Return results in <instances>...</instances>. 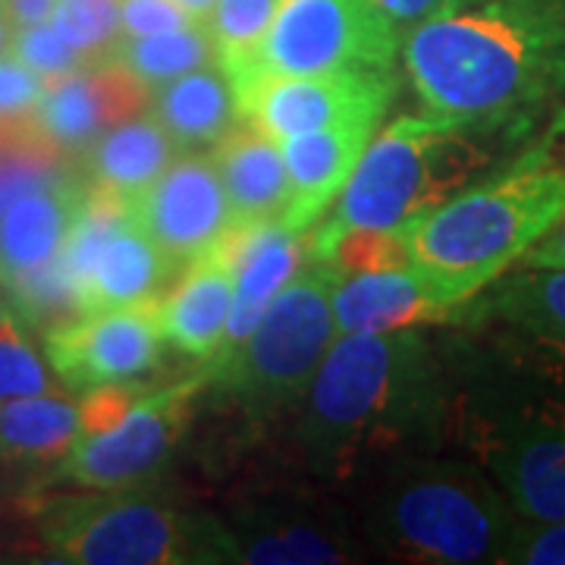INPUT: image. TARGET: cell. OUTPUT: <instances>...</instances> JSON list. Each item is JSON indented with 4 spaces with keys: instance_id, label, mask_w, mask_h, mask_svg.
Wrapping results in <instances>:
<instances>
[{
    "instance_id": "36",
    "label": "cell",
    "mask_w": 565,
    "mask_h": 565,
    "mask_svg": "<svg viewBox=\"0 0 565 565\" xmlns=\"http://www.w3.org/2000/svg\"><path fill=\"white\" fill-rule=\"evenodd\" d=\"M3 3H7V10H10L13 25H17V29H25V25H39V22L51 20L57 0H3Z\"/></svg>"
},
{
    "instance_id": "16",
    "label": "cell",
    "mask_w": 565,
    "mask_h": 565,
    "mask_svg": "<svg viewBox=\"0 0 565 565\" xmlns=\"http://www.w3.org/2000/svg\"><path fill=\"white\" fill-rule=\"evenodd\" d=\"M377 126L381 122L371 120L337 122L280 141L289 170V207L282 214L286 230L308 233L337 204Z\"/></svg>"
},
{
    "instance_id": "14",
    "label": "cell",
    "mask_w": 565,
    "mask_h": 565,
    "mask_svg": "<svg viewBox=\"0 0 565 565\" xmlns=\"http://www.w3.org/2000/svg\"><path fill=\"white\" fill-rule=\"evenodd\" d=\"M465 305L471 302L437 274L408 264L343 277L333 292V318L340 333H390L452 321Z\"/></svg>"
},
{
    "instance_id": "2",
    "label": "cell",
    "mask_w": 565,
    "mask_h": 565,
    "mask_svg": "<svg viewBox=\"0 0 565 565\" xmlns=\"http://www.w3.org/2000/svg\"><path fill=\"white\" fill-rule=\"evenodd\" d=\"M440 374L418 330L337 333L305 393L302 434L323 462H352L437 430Z\"/></svg>"
},
{
    "instance_id": "24",
    "label": "cell",
    "mask_w": 565,
    "mask_h": 565,
    "mask_svg": "<svg viewBox=\"0 0 565 565\" xmlns=\"http://www.w3.org/2000/svg\"><path fill=\"white\" fill-rule=\"evenodd\" d=\"M230 531L233 563L315 565L345 563V546L327 527L289 515H252Z\"/></svg>"
},
{
    "instance_id": "3",
    "label": "cell",
    "mask_w": 565,
    "mask_h": 565,
    "mask_svg": "<svg viewBox=\"0 0 565 565\" xmlns=\"http://www.w3.org/2000/svg\"><path fill=\"white\" fill-rule=\"evenodd\" d=\"M565 211V163L544 148L471 180L408 226L412 264L427 267L462 299L505 277Z\"/></svg>"
},
{
    "instance_id": "8",
    "label": "cell",
    "mask_w": 565,
    "mask_h": 565,
    "mask_svg": "<svg viewBox=\"0 0 565 565\" xmlns=\"http://www.w3.org/2000/svg\"><path fill=\"white\" fill-rule=\"evenodd\" d=\"M403 35L374 0H282L258 47L226 66L236 88L270 76L396 70Z\"/></svg>"
},
{
    "instance_id": "26",
    "label": "cell",
    "mask_w": 565,
    "mask_h": 565,
    "mask_svg": "<svg viewBox=\"0 0 565 565\" xmlns=\"http://www.w3.org/2000/svg\"><path fill=\"white\" fill-rule=\"evenodd\" d=\"M51 25L88 63L110 61L122 39L120 0H57Z\"/></svg>"
},
{
    "instance_id": "9",
    "label": "cell",
    "mask_w": 565,
    "mask_h": 565,
    "mask_svg": "<svg viewBox=\"0 0 565 565\" xmlns=\"http://www.w3.org/2000/svg\"><path fill=\"white\" fill-rule=\"evenodd\" d=\"M211 384L204 364L199 374L167 386H148L136 405L98 434H82L61 459L63 481L92 490H117L151 478L189 427L195 399Z\"/></svg>"
},
{
    "instance_id": "1",
    "label": "cell",
    "mask_w": 565,
    "mask_h": 565,
    "mask_svg": "<svg viewBox=\"0 0 565 565\" xmlns=\"http://www.w3.org/2000/svg\"><path fill=\"white\" fill-rule=\"evenodd\" d=\"M424 110L484 136L525 129L565 98V0H468L403 35Z\"/></svg>"
},
{
    "instance_id": "37",
    "label": "cell",
    "mask_w": 565,
    "mask_h": 565,
    "mask_svg": "<svg viewBox=\"0 0 565 565\" xmlns=\"http://www.w3.org/2000/svg\"><path fill=\"white\" fill-rule=\"evenodd\" d=\"M173 3H180L182 10H185L195 22H207V17H211V10H214L217 0H173Z\"/></svg>"
},
{
    "instance_id": "23",
    "label": "cell",
    "mask_w": 565,
    "mask_h": 565,
    "mask_svg": "<svg viewBox=\"0 0 565 565\" xmlns=\"http://www.w3.org/2000/svg\"><path fill=\"white\" fill-rule=\"evenodd\" d=\"M79 403L63 393H35L0 403V459L61 462L79 440Z\"/></svg>"
},
{
    "instance_id": "32",
    "label": "cell",
    "mask_w": 565,
    "mask_h": 565,
    "mask_svg": "<svg viewBox=\"0 0 565 565\" xmlns=\"http://www.w3.org/2000/svg\"><path fill=\"white\" fill-rule=\"evenodd\" d=\"M47 82L35 70H29L17 54H0V120L32 114L39 107Z\"/></svg>"
},
{
    "instance_id": "15",
    "label": "cell",
    "mask_w": 565,
    "mask_h": 565,
    "mask_svg": "<svg viewBox=\"0 0 565 565\" xmlns=\"http://www.w3.org/2000/svg\"><path fill=\"white\" fill-rule=\"evenodd\" d=\"M151 95L120 63L102 61L66 79L47 82L32 120L63 158H82L110 126L148 110Z\"/></svg>"
},
{
    "instance_id": "22",
    "label": "cell",
    "mask_w": 565,
    "mask_h": 565,
    "mask_svg": "<svg viewBox=\"0 0 565 565\" xmlns=\"http://www.w3.org/2000/svg\"><path fill=\"white\" fill-rule=\"evenodd\" d=\"M148 114L161 122L182 151H195L202 145L214 148L236 126H243L239 95L223 63L192 70L161 85L148 102Z\"/></svg>"
},
{
    "instance_id": "4",
    "label": "cell",
    "mask_w": 565,
    "mask_h": 565,
    "mask_svg": "<svg viewBox=\"0 0 565 565\" xmlns=\"http://www.w3.org/2000/svg\"><path fill=\"white\" fill-rule=\"evenodd\" d=\"M484 132L440 114H399L377 126L330 217L308 230V262L349 230H408L475 180Z\"/></svg>"
},
{
    "instance_id": "10",
    "label": "cell",
    "mask_w": 565,
    "mask_h": 565,
    "mask_svg": "<svg viewBox=\"0 0 565 565\" xmlns=\"http://www.w3.org/2000/svg\"><path fill=\"white\" fill-rule=\"evenodd\" d=\"M481 459L522 519L565 522V393L503 412L484 427Z\"/></svg>"
},
{
    "instance_id": "6",
    "label": "cell",
    "mask_w": 565,
    "mask_h": 565,
    "mask_svg": "<svg viewBox=\"0 0 565 565\" xmlns=\"http://www.w3.org/2000/svg\"><path fill=\"white\" fill-rule=\"evenodd\" d=\"M44 544L63 563L82 565H192L233 563L230 531L192 519L141 493L98 490L63 500L41 522Z\"/></svg>"
},
{
    "instance_id": "11",
    "label": "cell",
    "mask_w": 565,
    "mask_h": 565,
    "mask_svg": "<svg viewBox=\"0 0 565 565\" xmlns=\"http://www.w3.org/2000/svg\"><path fill=\"white\" fill-rule=\"evenodd\" d=\"M399 92L396 70H349L327 76H270L236 88L243 122L270 139H292L337 122H381Z\"/></svg>"
},
{
    "instance_id": "25",
    "label": "cell",
    "mask_w": 565,
    "mask_h": 565,
    "mask_svg": "<svg viewBox=\"0 0 565 565\" xmlns=\"http://www.w3.org/2000/svg\"><path fill=\"white\" fill-rule=\"evenodd\" d=\"M110 61L120 63L148 95H154L167 82L180 79L185 73L211 66V63H221V51L204 22H189L182 29H170L158 35L120 39Z\"/></svg>"
},
{
    "instance_id": "30",
    "label": "cell",
    "mask_w": 565,
    "mask_h": 565,
    "mask_svg": "<svg viewBox=\"0 0 565 565\" xmlns=\"http://www.w3.org/2000/svg\"><path fill=\"white\" fill-rule=\"evenodd\" d=\"M10 54H17L29 70H35L44 82H57L79 73L92 63L82 57L76 47H70L66 41L57 35L54 25H25L13 32V44H10Z\"/></svg>"
},
{
    "instance_id": "19",
    "label": "cell",
    "mask_w": 565,
    "mask_h": 565,
    "mask_svg": "<svg viewBox=\"0 0 565 565\" xmlns=\"http://www.w3.org/2000/svg\"><path fill=\"white\" fill-rule=\"evenodd\" d=\"M85 202L82 173H63L54 182L22 195L0 211V286L51 264L63 252Z\"/></svg>"
},
{
    "instance_id": "35",
    "label": "cell",
    "mask_w": 565,
    "mask_h": 565,
    "mask_svg": "<svg viewBox=\"0 0 565 565\" xmlns=\"http://www.w3.org/2000/svg\"><path fill=\"white\" fill-rule=\"evenodd\" d=\"M519 267H525V270H565V211L563 217L546 230L544 239L522 258Z\"/></svg>"
},
{
    "instance_id": "33",
    "label": "cell",
    "mask_w": 565,
    "mask_h": 565,
    "mask_svg": "<svg viewBox=\"0 0 565 565\" xmlns=\"http://www.w3.org/2000/svg\"><path fill=\"white\" fill-rule=\"evenodd\" d=\"M189 22L195 20L173 0H120L122 39L158 35V32L182 29Z\"/></svg>"
},
{
    "instance_id": "27",
    "label": "cell",
    "mask_w": 565,
    "mask_h": 565,
    "mask_svg": "<svg viewBox=\"0 0 565 565\" xmlns=\"http://www.w3.org/2000/svg\"><path fill=\"white\" fill-rule=\"evenodd\" d=\"M311 262L333 264L343 277L408 267L412 264L408 230H349Z\"/></svg>"
},
{
    "instance_id": "20",
    "label": "cell",
    "mask_w": 565,
    "mask_h": 565,
    "mask_svg": "<svg viewBox=\"0 0 565 565\" xmlns=\"http://www.w3.org/2000/svg\"><path fill=\"white\" fill-rule=\"evenodd\" d=\"M211 158L226 185L236 230L282 221L289 207V170L280 141L243 122L211 148Z\"/></svg>"
},
{
    "instance_id": "12",
    "label": "cell",
    "mask_w": 565,
    "mask_h": 565,
    "mask_svg": "<svg viewBox=\"0 0 565 565\" xmlns=\"http://www.w3.org/2000/svg\"><path fill=\"white\" fill-rule=\"evenodd\" d=\"M163 349L167 340L154 305L88 311L44 330V352L54 374L79 393L141 381L161 364Z\"/></svg>"
},
{
    "instance_id": "21",
    "label": "cell",
    "mask_w": 565,
    "mask_h": 565,
    "mask_svg": "<svg viewBox=\"0 0 565 565\" xmlns=\"http://www.w3.org/2000/svg\"><path fill=\"white\" fill-rule=\"evenodd\" d=\"M180 154L182 148L161 122L151 114H139L110 126L85 148L79 158L82 180L122 202H136Z\"/></svg>"
},
{
    "instance_id": "38",
    "label": "cell",
    "mask_w": 565,
    "mask_h": 565,
    "mask_svg": "<svg viewBox=\"0 0 565 565\" xmlns=\"http://www.w3.org/2000/svg\"><path fill=\"white\" fill-rule=\"evenodd\" d=\"M13 32H17V25H13V20H10L7 3L0 0V54H7V51H10V44H13Z\"/></svg>"
},
{
    "instance_id": "39",
    "label": "cell",
    "mask_w": 565,
    "mask_h": 565,
    "mask_svg": "<svg viewBox=\"0 0 565 565\" xmlns=\"http://www.w3.org/2000/svg\"><path fill=\"white\" fill-rule=\"evenodd\" d=\"M556 132H559V136H563V141H565V110L559 114V117H556Z\"/></svg>"
},
{
    "instance_id": "18",
    "label": "cell",
    "mask_w": 565,
    "mask_h": 565,
    "mask_svg": "<svg viewBox=\"0 0 565 565\" xmlns=\"http://www.w3.org/2000/svg\"><path fill=\"white\" fill-rule=\"evenodd\" d=\"M236 277L239 264L226 245L180 270V277L154 302L167 345H173L185 359L202 364L211 362L221 349L233 315Z\"/></svg>"
},
{
    "instance_id": "13",
    "label": "cell",
    "mask_w": 565,
    "mask_h": 565,
    "mask_svg": "<svg viewBox=\"0 0 565 565\" xmlns=\"http://www.w3.org/2000/svg\"><path fill=\"white\" fill-rule=\"evenodd\" d=\"M132 207L145 233L180 270L214 255L236 230L233 204L211 154H180Z\"/></svg>"
},
{
    "instance_id": "31",
    "label": "cell",
    "mask_w": 565,
    "mask_h": 565,
    "mask_svg": "<svg viewBox=\"0 0 565 565\" xmlns=\"http://www.w3.org/2000/svg\"><path fill=\"white\" fill-rule=\"evenodd\" d=\"M500 563L509 565H565V522L519 519Z\"/></svg>"
},
{
    "instance_id": "34",
    "label": "cell",
    "mask_w": 565,
    "mask_h": 565,
    "mask_svg": "<svg viewBox=\"0 0 565 565\" xmlns=\"http://www.w3.org/2000/svg\"><path fill=\"white\" fill-rule=\"evenodd\" d=\"M468 0H374V7L384 13V20L405 35V32H412L415 25H422L427 20H437V17H444V13H452V10H459L465 7Z\"/></svg>"
},
{
    "instance_id": "17",
    "label": "cell",
    "mask_w": 565,
    "mask_h": 565,
    "mask_svg": "<svg viewBox=\"0 0 565 565\" xmlns=\"http://www.w3.org/2000/svg\"><path fill=\"white\" fill-rule=\"evenodd\" d=\"M493 321L527 362L565 390V270H519L500 277L487 296Z\"/></svg>"
},
{
    "instance_id": "29",
    "label": "cell",
    "mask_w": 565,
    "mask_h": 565,
    "mask_svg": "<svg viewBox=\"0 0 565 565\" xmlns=\"http://www.w3.org/2000/svg\"><path fill=\"white\" fill-rule=\"evenodd\" d=\"M51 390V374L25 337V323L10 311L0 315V403Z\"/></svg>"
},
{
    "instance_id": "7",
    "label": "cell",
    "mask_w": 565,
    "mask_h": 565,
    "mask_svg": "<svg viewBox=\"0 0 565 565\" xmlns=\"http://www.w3.org/2000/svg\"><path fill=\"white\" fill-rule=\"evenodd\" d=\"M343 274L327 262H311L280 289L245 345L211 371V384L252 405L302 399L337 340L333 292Z\"/></svg>"
},
{
    "instance_id": "28",
    "label": "cell",
    "mask_w": 565,
    "mask_h": 565,
    "mask_svg": "<svg viewBox=\"0 0 565 565\" xmlns=\"http://www.w3.org/2000/svg\"><path fill=\"white\" fill-rule=\"evenodd\" d=\"M280 7L282 0H217L214 3L204 25L211 29V39L221 51L223 66H236L258 47V41L270 29Z\"/></svg>"
},
{
    "instance_id": "40",
    "label": "cell",
    "mask_w": 565,
    "mask_h": 565,
    "mask_svg": "<svg viewBox=\"0 0 565 565\" xmlns=\"http://www.w3.org/2000/svg\"><path fill=\"white\" fill-rule=\"evenodd\" d=\"M3 311H7V302H3V296H0V315H3Z\"/></svg>"
},
{
    "instance_id": "5",
    "label": "cell",
    "mask_w": 565,
    "mask_h": 565,
    "mask_svg": "<svg viewBox=\"0 0 565 565\" xmlns=\"http://www.w3.org/2000/svg\"><path fill=\"white\" fill-rule=\"evenodd\" d=\"M519 519L500 484L462 462L408 468L377 505V531L390 550L440 565L500 563Z\"/></svg>"
}]
</instances>
